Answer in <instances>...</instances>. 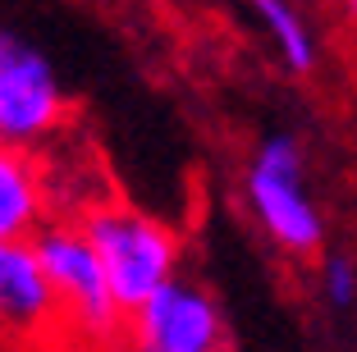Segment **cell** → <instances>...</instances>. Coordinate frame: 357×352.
Segmentation results:
<instances>
[{
	"label": "cell",
	"mask_w": 357,
	"mask_h": 352,
	"mask_svg": "<svg viewBox=\"0 0 357 352\" xmlns=\"http://www.w3.org/2000/svg\"><path fill=\"white\" fill-rule=\"evenodd\" d=\"M78 229L96 247L105 280L115 289L124 316L133 321L165 284L178 280V238L160 220L128 206H92L83 211Z\"/></svg>",
	"instance_id": "obj_1"
},
{
	"label": "cell",
	"mask_w": 357,
	"mask_h": 352,
	"mask_svg": "<svg viewBox=\"0 0 357 352\" xmlns=\"http://www.w3.org/2000/svg\"><path fill=\"white\" fill-rule=\"evenodd\" d=\"M32 252H37L46 280H51V293L60 302V321L69 330H78L92 343H110L128 325L115 289L105 280L101 257L78 224H46L32 238Z\"/></svg>",
	"instance_id": "obj_2"
},
{
	"label": "cell",
	"mask_w": 357,
	"mask_h": 352,
	"mask_svg": "<svg viewBox=\"0 0 357 352\" xmlns=\"http://www.w3.org/2000/svg\"><path fill=\"white\" fill-rule=\"evenodd\" d=\"M248 201H252L261 229L289 252H316L321 247V211L312 206L303 183V155L294 137H266L248 165Z\"/></svg>",
	"instance_id": "obj_3"
},
{
	"label": "cell",
	"mask_w": 357,
	"mask_h": 352,
	"mask_svg": "<svg viewBox=\"0 0 357 352\" xmlns=\"http://www.w3.org/2000/svg\"><path fill=\"white\" fill-rule=\"evenodd\" d=\"M64 124V92L55 69L23 42L0 37V142L37 146Z\"/></svg>",
	"instance_id": "obj_4"
},
{
	"label": "cell",
	"mask_w": 357,
	"mask_h": 352,
	"mask_svg": "<svg viewBox=\"0 0 357 352\" xmlns=\"http://www.w3.org/2000/svg\"><path fill=\"white\" fill-rule=\"evenodd\" d=\"M128 325L137 352H225L220 307L188 280L165 284Z\"/></svg>",
	"instance_id": "obj_5"
},
{
	"label": "cell",
	"mask_w": 357,
	"mask_h": 352,
	"mask_svg": "<svg viewBox=\"0 0 357 352\" xmlns=\"http://www.w3.org/2000/svg\"><path fill=\"white\" fill-rule=\"evenodd\" d=\"M55 321H60V302L32 243H0V339L32 343Z\"/></svg>",
	"instance_id": "obj_6"
},
{
	"label": "cell",
	"mask_w": 357,
	"mask_h": 352,
	"mask_svg": "<svg viewBox=\"0 0 357 352\" xmlns=\"http://www.w3.org/2000/svg\"><path fill=\"white\" fill-rule=\"evenodd\" d=\"M46 229V178L28 146L0 142V243H28Z\"/></svg>",
	"instance_id": "obj_7"
},
{
	"label": "cell",
	"mask_w": 357,
	"mask_h": 352,
	"mask_svg": "<svg viewBox=\"0 0 357 352\" xmlns=\"http://www.w3.org/2000/svg\"><path fill=\"white\" fill-rule=\"evenodd\" d=\"M252 5H257V14H261L266 32L275 37V46H280L284 64L298 69V73L312 69V64H316V37H312V28L303 23V14H298L289 0H252Z\"/></svg>",
	"instance_id": "obj_8"
},
{
	"label": "cell",
	"mask_w": 357,
	"mask_h": 352,
	"mask_svg": "<svg viewBox=\"0 0 357 352\" xmlns=\"http://www.w3.org/2000/svg\"><path fill=\"white\" fill-rule=\"evenodd\" d=\"M321 293L335 311L357 307V266L348 257H326L321 261Z\"/></svg>",
	"instance_id": "obj_9"
},
{
	"label": "cell",
	"mask_w": 357,
	"mask_h": 352,
	"mask_svg": "<svg viewBox=\"0 0 357 352\" xmlns=\"http://www.w3.org/2000/svg\"><path fill=\"white\" fill-rule=\"evenodd\" d=\"M348 10H353V14H357V0H348Z\"/></svg>",
	"instance_id": "obj_10"
}]
</instances>
